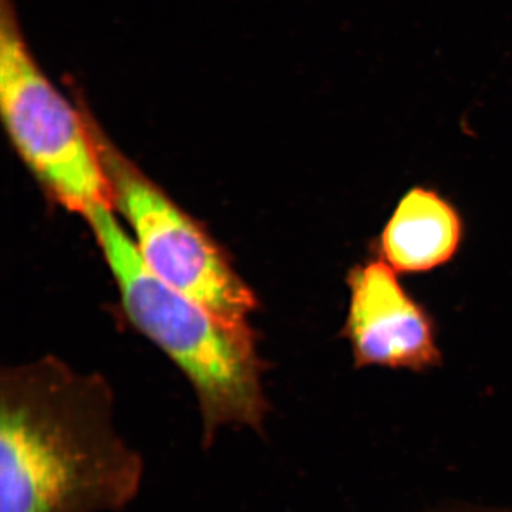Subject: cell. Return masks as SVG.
Returning <instances> with one entry per match:
<instances>
[{
    "label": "cell",
    "instance_id": "3957f363",
    "mask_svg": "<svg viewBox=\"0 0 512 512\" xmlns=\"http://www.w3.org/2000/svg\"><path fill=\"white\" fill-rule=\"evenodd\" d=\"M0 113L10 143L46 194L86 217L110 190L80 94L74 101L42 69L12 0L0 9Z\"/></svg>",
    "mask_w": 512,
    "mask_h": 512
},
{
    "label": "cell",
    "instance_id": "52a82bcc",
    "mask_svg": "<svg viewBox=\"0 0 512 512\" xmlns=\"http://www.w3.org/2000/svg\"><path fill=\"white\" fill-rule=\"evenodd\" d=\"M421 512H512V507L451 501V503L436 505V507H431L429 510Z\"/></svg>",
    "mask_w": 512,
    "mask_h": 512
},
{
    "label": "cell",
    "instance_id": "8992f818",
    "mask_svg": "<svg viewBox=\"0 0 512 512\" xmlns=\"http://www.w3.org/2000/svg\"><path fill=\"white\" fill-rule=\"evenodd\" d=\"M463 241L456 205L434 188L417 185L396 205L373 248L393 271L417 275L453 261Z\"/></svg>",
    "mask_w": 512,
    "mask_h": 512
},
{
    "label": "cell",
    "instance_id": "277c9868",
    "mask_svg": "<svg viewBox=\"0 0 512 512\" xmlns=\"http://www.w3.org/2000/svg\"><path fill=\"white\" fill-rule=\"evenodd\" d=\"M109 184L111 208L128 225L141 262L156 278L227 322L249 326L254 292L198 222L110 140L82 99Z\"/></svg>",
    "mask_w": 512,
    "mask_h": 512
},
{
    "label": "cell",
    "instance_id": "7a4b0ae2",
    "mask_svg": "<svg viewBox=\"0 0 512 512\" xmlns=\"http://www.w3.org/2000/svg\"><path fill=\"white\" fill-rule=\"evenodd\" d=\"M84 218L116 279L128 320L190 382L200 407L202 448L210 450L228 427L264 436L271 407L251 326L227 322L151 274L109 205Z\"/></svg>",
    "mask_w": 512,
    "mask_h": 512
},
{
    "label": "cell",
    "instance_id": "6da1fadb",
    "mask_svg": "<svg viewBox=\"0 0 512 512\" xmlns=\"http://www.w3.org/2000/svg\"><path fill=\"white\" fill-rule=\"evenodd\" d=\"M143 480L106 380L55 359L3 372L0 512H121Z\"/></svg>",
    "mask_w": 512,
    "mask_h": 512
},
{
    "label": "cell",
    "instance_id": "5b68a950",
    "mask_svg": "<svg viewBox=\"0 0 512 512\" xmlns=\"http://www.w3.org/2000/svg\"><path fill=\"white\" fill-rule=\"evenodd\" d=\"M349 309L342 336L352 348L356 369L384 367L423 373L441 365L437 326L379 258L360 262L346 276Z\"/></svg>",
    "mask_w": 512,
    "mask_h": 512
}]
</instances>
